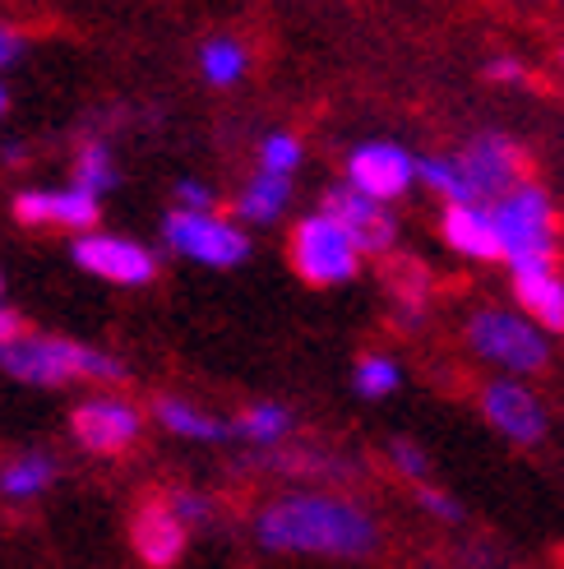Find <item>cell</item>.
Wrapping results in <instances>:
<instances>
[{"mask_svg":"<svg viewBox=\"0 0 564 569\" xmlns=\"http://www.w3.org/2000/svg\"><path fill=\"white\" fill-rule=\"evenodd\" d=\"M255 537L269 551H296V556H343L361 560L380 547V528L356 500L301 491L282 496L260 509Z\"/></svg>","mask_w":564,"mask_h":569,"instance_id":"1","label":"cell"},{"mask_svg":"<svg viewBox=\"0 0 564 569\" xmlns=\"http://www.w3.org/2000/svg\"><path fill=\"white\" fill-rule=\"evenodd\" d=\"M491 227H495V241H500V260H510V269H542L555 264V204L542 186H514L504 190L500 199H491Z\"/></svg>","mask_w":564,"mask_h":569,"instance_id":"2","label":"cell"},{"mask_svg":"<svg viewBox=\"0 0 564 569\" xmlns=\"http://www.w3.org/2000/svg\"><path fill=\"white\" fill-rule=\"evenodd\" d=\"M0 366L28 385H66V380H121L125 366L107 352H93L70 338H14L0 348Z\"/></svg>","mask_w":564,"mask_h":569,"instance_id":"3","label":"cell"},{"mask_svg":"<svg viewBox=\"0 0 564 569\" xmlns=\"http://www.w3.org/2000/svg\"><path fill=\"white\" fill-rule=\"evenodd\" d=\"M467 343L476 357H486V361L504 366V371H518V376L542 371L546 357H551L546 333L532 320L514 316V310H500V306L476 310L467 320Z\"/></svg>","mask_w":564,"mask_h":569,"instance_id":"4","label":"cell"},{"mask_svg":"<svg viewBox=\"0 0 564 569\" xmlns=\"http://www.w3.org/2000/svg\"><path fill=\"white\" fill-rule=\"evenodd\" d=\"M292 269L310 288H338V282L356 278L361 250L324 209H315V213H305L292 232Z\"/></svg>","mask_w":564,"mask_h":569,"instance_id":"5","label":"cell"},{"mask_svg":"<svg viewBox=\"0 0 564 569\" xmlns=\"http://www.w3.org/2000/svg\"><path fill=\"white\" fill-rule=\"evenodd\" d=\"M167 246L185 260H200L209 269H236L245 254H250V237L241 232L236 222L218 218V213H172L167 218Z\"/></svg>","mask_w":564,"mask_h":569,"instance_id":"6","label":"cell"},{"mask_svg":"<svg viewBox=\"0 0 564 569\" xmlns=\"http://www.w3.org/2000/svg\"><path fill=\"white\" fill-rule=\"evenodd\" d=\"M454 158H459V172H463L472 204H491V199H500L504 190L527 181V158L510 134H476Z\"/></svg>","mask_w":564,"mask_h":569,"instance_id":"7","label":"cell"},{"mask_svg":"<svg viewBox=\"0 0 564 569\" xmlns=\"http://www.w3.org/2000/svg\"><path fill=\"white\" fill-rule=\"evenodd\" d=\"M416 181V158L393 144V139H365L348 153V181L356 194L380 199V204H393L399 194H407Z\"/></svg>","mask_w":564,"mask_h":569,"instance_id":"8","label":"cell"},{"mask_svg":"<svg viewBox=\"0 0 564 569\" xmlns=\"http://www.w3.org/2000/svg\"><path fill=\"white\" fill-rule=\"evenodd\" d=\"M324 213L356 241L361 254H384L393 241H399V218H393V209L380 204V199L356 194L352 186H333L324 194Z\"/></svg>","mask_w":564,"mask_h":569,"instance_id":"9","label":"cell"},{"mask_svg":"<svg viewBox=\"0 0 564 569\" xmlns=\"http://www.w3.org/2000/svg\"><path fill=\"white\" fill-rule=\"evenodd\" d=\"M482 412L500 436H510L514 445H542L546 440V408L542 398L523 389L518 380H491L482 389Z\"/></svg>","mask_w":564,"mask_h":569,"instance_id":"10","label":"cell"},{"mask_svg":"<svg viewBox=\"0 0 564 569\" xmlns=\"http://www.w3.org/2000/svg\"><path fill=\"white\" fill-rule=\"evenodd\" d=\"M74 264L89 269L107 282H121V288H139L158 273L153 254L139 246V241H125V237H102V232H89L74 241Z\"/></svg>","mask_w":564,"mask_h":569,"instance_id":"11","label":"cell"},{"mask_svg":"<svg viewBox=\"0 0 564 569\" xmlns=\"http://www.w3.org/2000/svg\"><path fill=\"white\" fill-rule=\"evenodd\" d=\"M185 532L190 528L177 519V509L167 505V496H149L130 519L134 556L144 560L149 569H172L185 556Z\"/></svg>","mask_w":564,"mask_h":569,"instance_id":"12","label":"cell"},{"mask_svg":"<svg viewBox=\"0 0 564 569\" xmlns=\"http://www.w3.org/2000/svg\"><path fill=\"white\" fill-rule=\"evenodd\" d=\"M74 440L93 453H125L139 440V412L121 398H89L74 408Z\"/></svg>","mask_w":564,"mask_h":569,"instance_id":"13","label":"cell"},{"mask_svg":"<svg viewBox=\"0 0 564 569\" xmlns=\"http://www.w3.org/2000/svg\"><path fill=\"white\" fill-rule=\"evenodd\" d=\"M14 213L28 222V227H93L98 222V199L83 194V190H28L14 199Z\"/></svg>","mask_w":564,"mask_h":569,"instance_id":"14","label":"cell"},{"mask_svg":"<svg viewBox=\"0 0 564 569\" xmlns=\"http://www.w3.org/2000/svg\"><path fill=\"white\" fill-rule=\"evenodd\" d=\"M444 241L463 260H476V264L500 260V241H495L486 204H444Z\"/></svg>","mask_w":564,"mask_h":569,"instance_id":"15","label":"cell"},{"mask_svg":"<svg viewBox=\"0 0 564 569\" xmlns=\"http://www.w3.org/2000/svg\"><path fill=\"white\" fill-rule=\"evenodd\" d=\"M514 297L537 329H546V333L564 329V278L555 273V264L514 269Z\"/></svg>","mask_w":564,"mask_h":569,"instance_id":"16","label":"cell"},{"mask_svg":"<svg viewBox=\"0 0 564 569\" xmlns=\"http://www.w3.org/2000/svg\"><path fill=\"white\" fill-rule=\"evenodd\" d=\"M288 204H292V181H282V177H255L245 190H241V199H236V218L241 222H278L282 213H288Z\"/></svg>","mask_w":564,"mask_h":569,"instance_id":"17","label":"cell"},{"mask_svg":"<svg viewBox=\"0 0 564 569\" xmlns=\"http://www.w3.org/2000/svg\"><path fill=\"white\" fill-rule=\"evenodd\" d=\"M158 421L172 436H185V440H228L232 436L228 421H218V417H209L200 408H190V403H181V398H158Z\"/></svg>","mask_w":564,"mask_h":569,"instance_id":"18","label":"cell"},{"mask_svg":"<svg viewBox=\"0 0 564 569\" xmlns=\"http://www.w3.org/2000/svg\"><path fill=\"white\" fill-rule=\"evenodd\" d=\"M416 177L426 190H435L444 204H472L467 199V186H463V172H459V158L454 153H435V158H421L416 162Z\"/></svg>","mask_w":564,"mask_h":569,"instance_id":"19","label":"cell"},{"mask_svg":"<svg viewBox=\"0 0 564 569\" xmlns=\"http://www.w3.org/2000/svg\"><path fill=\"white\" fill-rule=\"evenodd\" d=\"M245 47L232 42V38H213L204 51H200V66H204V79L218 83V89H232V83L245 74Z\"/></svg>","mask_w":564,"mask_h":569,"instance_id":"20","label":"cell"},{"mask_svg":"<svg viewBox=\"0 0 564 569\" xmlns=\"http://www.w3.org/2000/svg\"><path fill=\"white\" fill-rule=\"evenodd\" d=\"M51 459L47 453H23V459L6 463V472H0V491L14 496V500H28V496H38L47 481H51Z\"/></svg>","mask_w":564,"mask_h":569,"instance_id":"21","label":"cell"},{"mask_svg":"<svg viewBox=\"0 0 564 569\" xmlns=\"http://www.w3.org/2000/svg\"><path fill=\"white\" fill-rule=\"evenodd\" d=\"M236 431H241L245 440H255V445H278L282 436L292 431V412L282 408V403H255V408L241 412Z\"/></svg>","mask_w":564,"mask_h":569,"instance_id":"22","label":"cell"},{"mask_svg":"<svg viewBox=\"0 0 564 569\" xmlns=\"http://www.w3.org/2000/svg\"><path fill=\"white\" fill-rule=\"evenodd\" d=\"M356 393L361 398H384V393H393L403 385V371H399V361L393 357H384V352H375V357H361L356 361Z\"/></svg>","mask_w":564,"mask_h":569,"instance_id":"23","label":"cell"},{"mask_svg":"<svg viewBox=\"0 0 564 569\" xmlns=\"http://www.w3.org/2000/svg\"><path fill=\"white\" fill-rule=\"evenodd\" d=\"M301 139L288 134V130H273L264 144H260V172L264 177H282V181H292V172L301 167Z\"/></svg>","mask_w":564,"mask_h":569,"instance_id":"24","label":"cell"},{"mask_svg":"<svg viewBox=\"0 0 564 569\" xmlns=\"http://www.w3.org/2000/svg\"><path fill=\"white\" fill-rule=\"evenodd\" d=\"M111 186H117V167H111V153L102 144H89V149L79 153V162H74V190L98 199Z\"/></svg>","mask_w":564,"mask_h":569,"instance_id":"25","label":"cell"},{"mask_svg":"<svg viewBox=\"0 0 564 569\" xmlns=\"http://www.w3.org/2000/svg\"><path fill=\"white\" fill-rule=\"evenodd\" d=\"M389 459H393V468H399L403 477H426V468H431L426 453H421L412 440H393L389 445Z\"/></svg>","mask_w":564,"mask_h":569,"instance_id":"26","label":"cell"},{"mask_svg":"<svg viewBox=\"0 0 564 569\" xmlns=\"http://www.w3.org/2000/svg\"><path fill=\"white\" fill-rule=\"evenodd\" d=\"M416 500H421V509H431V515L444 519V523H459V519H463V505L449 500V496L435 491V487H416Z\"/></svg>","mask_w":564,"mask_h":569,"instance_id":"27","label":"cell"},{"mask_svg":"<svg viewBox=\"0 0 564 569\" xmlns=\"http://www.w3.org/2000/svg\"><path fill=\"white\" fill-rule=\"evenodd\" d=\"M177 204H181V213H213V190L204 181H181Z\"/></svg>","mask_w":564,"mask_h":569,"instance_id":"28","label":"cell"},{"mask_svg":"<svg viewBox=\"0 0 564 569\" xmlns=\"http://www.w3.org/2000/svg\"><path fill=\"white\" fill-rule=\"evenodd\" d=\"M486 74H491L495 83H523V79H527L523 61H514V56H495V61L486 66Z\"/></svg>","mask_w":564,"mask_h":569,"instance_id":"29","label":"cell"},{"mask_svg":"<svg viewBox=\"0 0 564 569\" xmlns=\"http://www.w3.org/2000/svg\"><path fill=\"white\" fill-rule=\"evenodd\" d=\"M23 51V38L14 33V28L10 23H0V66H10L14 61V56Z\"/></svg>","mask_w":564,"mask_h":569,"instance_id":"30","label":"cell"},{"mask_svg":"<svg viewBox=\"0 0 564 569\" xmlns=\"http://www.w3.org/2000/svg\"><path fill=\"white\" fill-rule=\"evenodd\" d=\"M19 338V316H10V310H0V348H10Z\"/></svg>","mask_w":564,"mask_h":569,"instance_id":"31","label":"cell"},{"mask_svg":"<svg viewBox=\"0 0 564 569\" xmlns=\"http://www.w3.org/2000/svg\"><path fill=\"white\" fill-rule=\"evenodd\" d=\"M0 111H6V89H0Z\"/></svg>","mask_w":564,"mask_h":569,"instance_id":"32","label":"cell"}]
</instances>
